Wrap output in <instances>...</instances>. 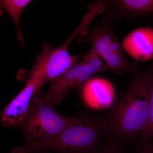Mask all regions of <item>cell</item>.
<instances>
[{"label":"cell","mask_w":153,"mask_h":153,"mask_svg":"<svg viewBox=\"0 0 153 153\" xmlns=\"http://www.w3.org/2000/svg\"><path fill=\"white\" fill-rule=\"evenodd\" d=\"M133 73L128 90L101 118L104 133L110 140L121 143L139 136L147 119L153 71Z\"/></svg>","instance_id":"cell-1"},{"label":"cell","mask_w":153,"mask_h":153,"mask_svg":"<svg viewBox=\"0 0 153 153\" xmlns=\"http://www.w3.org/2000/svg\"><path fill=\"white\" fill-rule=\"evenodd\" d=\"M104 127L101 118L90 114L74 117L55 135L38 141L36 150H50L60 153H92L99 147Z\"/></svg>","instance_id":"cell-2"},{"label":"cell","mask_w":153,"mask_h":153,"mask_svg":"<svg viewBox=\"0 0 153 153\" xmlns=\"http://www.w3.org/2000/svg\"><path fill=\"white\" fill-rule=\"evenodd\" d=\"M53 106L44 101L41 95L21 126L29 153L35 152L38 141L59 133L73 120L74 117L63 116Z\"/></svg>","instance_id":"cell-3"},{"label":"cell","mask_w":153,"mask_h":153,"mask_svg":"<svg viewBox=\"0 0 153 153\" xmlns=\"http://www.w3.org/2000/svg\"><path fill=\"white\" fill-rule=\"evenodd\" d=\"M110 22L105 18L95 27L88 29L81 34L78 42L90 43L91 49L104 60L105 70H111L117 74L126 70L133 72L134 69L124 55L122 45L115 36Z\"/></svg>","instance_id":"cell-4"},{"label":"cell","mask_w":153,"mask_h":153,"mask_svg":"<svg viewBox=\"0 0 153 153\" xmlns=\"http://www.w3.org/2000/svg\"><path fill=\"white\" fill-rule=\"evenodd\" d=\"M104 63L90 49L82 60L60 76L50 81L44 101L54 105L60 102L69 91L80 87L94 74L104 71Z\"/></svg>","instance_id":"cell-5"},{"label":"cell","mask_w":153,"mask_h":153,"mask_svg":"<svg viewBox=\"0 0 153 153\" xmlns=\"http://www.w3.org/2000/svg\"><path fill=\"white\" fill-rule=\"evenodd\" d=\"M45 83L41 69L33 66L28 73L25 87L1 110L0 119L2 126L8 128H20L41 95V88Z\"/></svg>","instance_id":"cell-6"},{"label":"cell","mask_w":153,"mask_h":153,"mask_svg":"<svg viewBox=\"0 0 153 153\" xmlns=\"http://www.w3.org/2000/svg\"><path fill=\"white\" fill-rule=\"evenodd\" d=\"M98 15L97 11L88 8L77 28L65 42L56 49L52 48L45 60L42 74L45 82L52 81L68 71L77 63L78 57L71 55L68 51V46L74 38L84 33L89 25Z\"/></svg>","instance_id":"cell-7"},{"label":"cell","mask_w":153,"mask_h":153,"mask_svg":"<svg viewBox=\"0 0 153 153\" xmlns=\"http://www.w3.org/2000/svg\"><path fill=\"white\" fill-rule=\"evenodd\" d=\"M79 88L82 102L91 109L110 108L115 101L114 87L104 78L92 77Z\"/></svg>","instance_id":"cell-8"},{"label":"cell","mask_w":153,"mask_h":153,"mask_svg":"<svg viewBox=\"0 0 153 153\" xmlns=\"http://www.w3.org/2000/svg\"><path fill=\"white\" fill-rule=\"evenodd\" d=\"M122 47L135 60H150L153 57V29L143 27L134 30L124 39Z\"/></svg>","instance_id":"cell-9"},{"label":"cell","mask_w":153,"mask_h":153,"mask_svg":"<svg viewBox=\"0 0 153 153\" xmlns=\"http://www.w3.org/2000/svg\"><path fill=\"white\" fill-rule=\"evenodd\" d=\"M119 12L128 16H140L153 12V0L111 1Z\"/></svg>","instance_id":"cell-10"},{"label":"cell","mask_w":153,"mask_h":153,"mask_svg":"<svg viewBox=\"0 0 153 153\" xmlns=\"http://www.w3.org/2000/svg\"><path fill=\"white\" fill-rule=\"evenodd\" d=\"M30 0H1V5L7 12L13 22L17 35V40L22 46H25L24 38L19 27L20 16Z\"/></svg>","instance_id":"cell-11"},{"label":"cell","mask_w":153,"mask_h":153,"mask_svg":"<svg viewBox=\"0 0 153 153\" xmlns=\"http://www.w3.org/2000/svg\"><path fill=\"white\" fill-rule=\"evenodd\" d=\"M153 137V72L149 90V101L146 123L139 137V142L143 144L152 141Z\"/></svg>","instance_id":"cell-12"},{"label":"cell","mask_w":153,"mask_h":153,"mask_svg":"<svg viewBox=\"0 0 153 153\" xmlns=\"http://www.w3.org/2000/svg\"><path fill=\"white\" fill-rule=\"evenodd\" d=\"M92 153H128L120 143L110 139Z\"/></svg>","instance_id":"cell-13"},{"label":"cell","mask_w":153,"mask_h":153,"mask_svg":"<svg viewBox=\"0 0 153 153\" xmlns=\"http://www.w3.org/2000/svg\"><path fill=\"white\" fill-rule=\"evenodd\" d=\"M140 145L141 146V149L136 153H150L151 148L153 146L152 141Z\"/></svg>","instance_id":"cell-14"},{"label":"cell","mask_w":153,"mask_h":153,"mask_svg":"<svg viewBox=\"0 0 153 153\" xmlns=\"http://www.w3.org/2000/svg\"><path fill=\"white\" fill-rule=\"evenodd\" d=\"M9 153H29L27 149L24 145L20 148H14L12 149V152Z\"/></svg>","instance_id":"cell-15"},{"label":"cell","mask_w":153,"mask_h":153,"mask_svg":"<svg viewBox=\"0 0 153 153\" xmlns=\"http://www.w3.org/2000/svg\"><path fill=\"white\" fill-rule=\"evenodd\" d=\"M34 153H49L47 152V150H39L37 149L35 151Z\"/></svg>","instance_id":"cell-16"},{"label":"cell","mask_w":153,"mask_h":153,"mask_svg":"<svg viewBox=\"0 0 153 153\" xmlns=\"http://www.w3.org/2000/svg\"><path fill=\"white\" fill-rule=\"evenodd\" d=\"M150 153H153V146L151 149Z\"/></svg>","instance_id":"cell-17"}]
</instances>
